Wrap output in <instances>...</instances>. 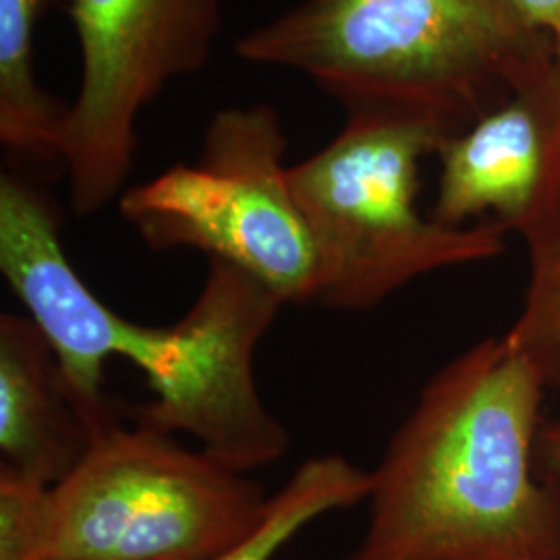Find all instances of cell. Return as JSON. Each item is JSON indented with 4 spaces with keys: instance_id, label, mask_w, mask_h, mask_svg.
Segmentation results:
<instances>
[{
    "instance_id": "6da1fadb",
    "label": "cell",
    "mask_w": 560,
    "mask_h": 560,
    "mask_svg": "<svg viewBox=\"0 0 560 560\" xmlns=\"http://www.w3.org/2000/svg\"><path fill=\"white\" fill-rule=\"evenodd\" d=\"M0 272L52 347L90 441L120 421L102 388L104 363L119 358L154 393L131 420L189 434L206 455L241 474L287 453L291 436L264 405L254 376L256 349L287 303L249 272L208 260L200 295L175 326L129 320L81 280L65 254L55 208L15 173L0 177Z\"/></svg>"
},
{
    "instance_id": "7a4b0ae2",
    "label": "cell",
    "mask_w": 560,
    "mask_h": 560,
    "mask_svg": "<svg viewBox=\"0 0 560 560\" xmlns=\"http://www.w3.org/2000/svg\"><path fill=\"white\" fill-rule=\"evenodd\" d=\"M546 384L488 337L421 388L370 471V515L345 560H560V488L538 469Z\"/></svg>"
},
{
    "instance_id": "3957f363",
    "label": "cell",
    "mask_w": 560,
    "mask_h": 560,
    "mask_svg": "<svg viewBox=\"0 0 560 560\" xmlns=\"http://www.w3.org/2000/svg\"><path fill=\"white\" fill-rule=\"evenodd\" d=\"M235 55L298 71L347 115H405L451 136L560 67L513 0H301Z\"/></svg>"
},
{
    "instance_id": "277c9868",
    "label": "cell",
    "mask_w": 560,
    "mask_h": 560,
    "mask_svg": "<svg viewBox=\"0 0 560 560\" xmlns=\"http://www.w3.org/2000/svg\"><path fill=\"white\" fill-rule=\"evenodd\" d=\"M448 138L432 120L355 113L335 140L289 166L318 256L316 303L372 310L420 277L501 256V224L444 226L418 210L421 161Z\"/></svg>"
},
{
    "instance_id": "5b68a950",
    "label": "cell",
    "mask_w": 560,
    "mask_h": 560,
    "mask_svg": "<svg viewBox=\"0 0 560 560\" xmlns=\"http://www.w3.org/2000/svg\"><path fill=\"white\" fill-rule=\"evenodd\" d=\"M260 481L161 430L98 432L52 486V560H210L260 523Z\"/></svg>"
},
{
    "instance_id": "8992f818",
    "label": "cell",
    "mask_w": 560,
    "mask_h": 560,
    "mask_svg": "<svg viewBox=\"0 0 560 560\" xmlns=\"http://www.w3.org/2000/svg\"><path fill=\"white\" fill-rule=\"evenodd\" d=\"M284 150L272 106L219 110L200 159L122 191L120 217L154 252L196 249L249 272L284 303H312L318 256L289 187Z\"/></svg>"
},
{
    "instance_id": "52a82bcc",
    "label": "cell",
    "mask_w": 560,
    "mask_h": 560,
    "mask_svg": "<svg viewBox=\"0 0 560 560\" xmlns=\"http://www.w3.org/2000/svg\"><path fill=\"white\" fill-rule=\"evenodd\" d=\"M81 83L60 162L78 217L122 196L138 120L171 81L206 67L221 30L219 0H71Z\"/></svg>"
},
{
    "instance_id": "ba28073f",
    "label": "cell",
    "mask_w": 560,
    "mask_h": 560,
    "mask_svg": "<svg viewBox=\"0 0 560 560\" xmlns=\"http://www.w3.org/2000/svg\"><path fill=\"white\" fill-rule=\"evenodd\" d=\"M432 219L492 217L529 240L560 208V67L444 140Z\"/></svg>"
},
{
    "instance_id": "9c48e42d",
    "label": "cell",
    "mask_w": 560,
    "mask_h": 560,
    "mask_svg": "<svg viewBox=\"0 0 560 560\" xmlns=\"http://www.w3.org/2000/svg\"><path fill=\"white\" fill-rule=\"evenodd\" d=\"M90 434L67 397L59 363L30 316H0L2 469L55 486L83 459Z\"/></svg>"
},
{
    "instance_id": "30bf717a",
    "label": "cell",
    "mask_w": 560,
    "mask_h": 560,
    "mask_svg": "<svg viewBox=\"0 0 560 560\" xmlns=\"http://www.w3.org/2000/svg\"><path fill=\"white\" fill-rule=\"evenodd\" d=\"M50 0H0V141L13 159L60 162L67 104L34 73V32Z\"/></svg>"
},
{
    "instance_id": "8fae6325",
    "label": "cell",
    "mask_w": 560,
    "mask_h": 560,
    "mask_svg": "<svg viewBox=\"0 0 560 560\" xmlns=\"http://www.w3.org/2000/svg\"><path fill=\"white\" fill-rule=\"evenodd\" d=\"M370 471L340 455L305 460L268 501L260 523L210 560H275L303 527L324 515L368 501Z\"/></svg>"
},
{
    "instance_id": "7c38bea8",
    "label": "cell",
    "mask_w": 560,
    "mask_h": 560,
    "mask_svg": "<svg viewBox=\"0 0 560 560\" xmlns=\"http://www.w3.org/2000/svg\"><path fill=\"white\" fill-rule=\"evenodd\" d=\"M523 310L504 335L532 361L546 388H560V208L529 240Z\"/></svg>"
},
{
    "instance_id": "4fadbf2b",
    "label": "cell",
    "mask_w": 560,
    "mask_h": 560,
    "mask_svg": "<svg viewBox=\"0 0 560 560\" xmlns=\"http://www.w3.org/2000/svg\"><path fill=\"white\" fill-rule=\"evenodd\" d=\"M52 486L0 467V560H52Z\"/></svg>"
},
{
    "instance_id": "5bb4252c",
    "label": "cell",
    "mask_w": 560,
    "mask_h": 560,
    "mask_svg": "<svg viewBox=\"0 0 560 560\" xmlns=\"http://www.w3.org/2000/svg\"><path fill=\"white\" fill-rule=\"evenodd\" d=\"M521 15L529 21L536 30L550 36L557 52L560 48V0H513Z\"/></svg>"
},
{
    "instance_id": "9a60e30c",
    "label": "cell",
    "mask_w": 560,
    "mask_h": 560,
    "mask_svg": "<svg viewBox=\"0 0 560 560\" xmlns=\"http://www.w3.org/2000/svg\"><path fill=\"white\" fill-rule=\"evenodd\" d=\"M538 467L546 480L560 488V421H544L538 434Z\"/></svg>"
},
{
    "instance_id": "2e32d148",
    "label": "cell",
    "mask_w": 560,
    "mask_h": 560,
    "mask_svg": "<svg viewBox=\"0 0 560 560\" xmlns=\"http://www.w3.org/2000/svg\"><path fill=\"white\" fill-rule=\"evenodd\" d=\"M559 59H560V48H559Z\"/></svg>"
}]
</instances>
